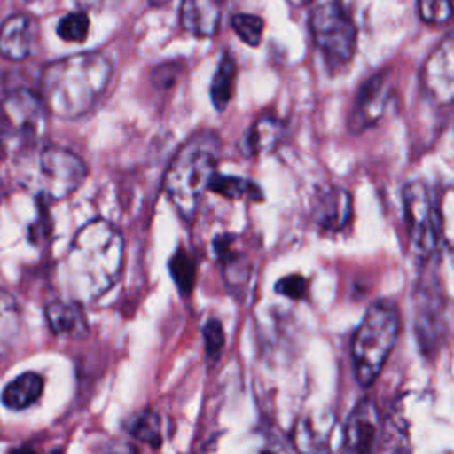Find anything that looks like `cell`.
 Returning <instances> with one entry per match:
<instances>
[{"label":"cell","mask_w":454,"mask_h":454,"mask_svg":"<svg viewBox=\"0 0 454 454\" xmlns=\"http://www.w3.org/2000/svg\"><path fill=\"white\" fill-rule=\"evenodd\" d=\"M124 241L106 220L85 223L73 238L66 255V278L73 301H90L105 294L122 268Z\"/></svg>","instance_id":"1"},{"label":"cell","mask_w":454,"mask_h":454,"mask_svg":"<svg viewBox=\"0 0 454 454\" xmlns=\"http://www.w3.org/2000/svg\"><path fill=\"white\" fill-rule=\"evenodd\" d=\"M110 78L112 62L103 53H76L44 67L39 99L53 115L76 119L96 105Z\"/></svg>","instance_id":"2"},{"label":"cell","mask_w":454,"mask_h":454,"mask_svg":"<svg viewBox=\"0 0 454 454\" xmlns=\"http://www.w3.org/2000/svg\"><path fill=\"white\" fill-rule=\"evenodd\" d=\"M220 140L213 131L192 135L170 160L165 174V193L177 213L192 222L206 190L216 176Z\"/></svg>","instance_id":"3"},{"label":"cell","mask_w":454,"mask_h":454,"mask_svg":"<svg viewBox=\"0 0 454 454\" xmlns=\"http://www.w3.org/2000/svg\"><path fill=\"white\" fill-rule=\"evenodd\" d=\"M399 333V316L394 305L378 301L364 314L351 342L355 378L362 387H371L380 376Z\"/></svg>","instance_id":"4"},{"label":"cell","mask_w":454,"mask_h":454,"mask_svg":"<svg viewBox=\"0 0 454 454\" xmlns=\"http://www.w3.org/2000/svg\"><path fill=\"white\" fill-rule=\"evenodd\" d=\"M83 160L69 149L43 147L27 153L18 161L20 183L46 199H64L85 181Z\"/></svg>","instance_id":"5"},{"label":"cell","mask_w":454,"mask_h":454,"mask_svg":"<svg viewBox=\"0 0 454 454\" xmlns=\"http://www.w3.org/2000/svg\"><path fill=\"white\" fill-rule=\"evenodd\" d=\"M314 44L330 66L348 64L356 50V27L340 0H326L310 14Z\"/></svg>","instance_id":"6"},{"label":"cell","mask_w":454,"mask_h":454,"mask_svg":"<svg viewBox=\"0 0 454 454\" xmlns=\"http://www.w3.org/2000/svg\"><path fill=\"white\" fill-rule=\"evenodd\" d=\"M46 108L37 94L16 90L0 99V147L28 149L44 129Z\"/></svg>","instance_id":"7"},{"label":"cell","mask_w":454,"mask_h":454,"mask_svg":"<svg viewBox=\"0 0 454 454\" xmlns=\"http://www.w3.org/2000/svg\"><path fill=\"white\" fill-rule=\"evenodd\" d=\"M403 204L413 252L420 257L433 255L442 245V215L429 188L420 181L408 183L403 190Z\"/></svg>","instance_id":"8"},{"label":"cell","mask_w":454,"mask_h":454,"mask_svg":"<svg viewBox=\"0 0 454 454\" xmlns=\"http://www.w3.org/2000/svg\"><path fill=\"white\" fill-rule=\"evenodd\" d=\"M337 419L332 411H309L296 420L291 440L300 454H332L337 447Z\"/></svg>","instance_id":"9"},{"label":"cell","mask_w":454,"mask_h":454,"mask_svg":"<svg viewBox=\"0 0 454 454\" xmlns=\"http://www.w3.org/2000/svg\"><path fill=\"white\" fill-rule=\"evenodd\" d=\"M422 85L434 103L450 105L454 96V46L450 34L424 62Z\"/></svg>","instance_id":"10"},{"label":"cell","mask_w":454,"mask_h":454,"mask_svg":"<svg viewBox=\"0 0 454 454\" xmlns=\"http://www.w3.org/2000/svg\"><path fill=\"white\" fill-rule=\"evenodd\" d=\"M378 408L369 397L360 399L351 410L342 429L340 454H372L378 436Z\"/></svg>","instance_id":"11"},{"label":"cell","mask_w":454,"mask_h":454,"mask_svg":"<svg viewBox=\"0 0 454 454\" xmlns=\"http://www.w3.org/2000/svg\"><path fill=\"white\" fill-rule=\"evenodd\" d=\"M392 96L390 78L385 73L371 76L358 90L349 115V131L360 133L369 126L376 124Z\"/></svg>","instance_id":"12"},{"label":"cell","mask_w":454,"mask_h":454,"mask_svg":"<svg viewBox=\"0 0 454 454\" xmlns=\"http://www.w3.org/2000/svg\"><path fill=\"white\" fill-rule=\"evenodd\" d=\"M37 43V21L30 14H14L0 27V53L11 60L27 59Z\"/></svg>","instance_id":"13"},{"label":"cell","mask_w":454,"mask_h":454,"mask_svg":"<svg viewBox=\"0 0 454 454\" xmlns=\"http://www.w3.org/2000/svg\"><path fill=\"white\" fill-rule=\"evenodd\" d=\"M351 195L344 188H326L321 192L312 206V220L325 232L342 231L351 218Z\"/></svg>","instance_id":"14"},{"label":"cell","mask_w":454,"mask_h":454,"mask_svg":"<svg viewBox=\"0 0 454 454\" xmlns=\"http://www.w3.org/2000/svg\"><path fill=\"white\" fill-rule=\"evenodd\" d=\"M227 0H183L181 4V25L184 30L209 37L220 28L223 7Z\"/></svg>","instance_id":"15"},{"label":"cell","mask_w":454,"mask_h":454,"mask_svg":"<svg viewBox=\"0 0 454 454\" xmlns=\"http://www.w3.org/2000/svg\"><path fill=\"white\" fill-rule=\"evenodd\" d=\"M44 390V380L37 372H23L2 390V404L9 410H25L32 406Z\"/></svg>","instance_id":"16"},{"label":"cell","mask_w":454,"mask_h":454,"mask_svg":"<svg viewBox=\"0 0 454 454\" xmlns=\"http://www.w3.org/2000/svg\"><path fill=\"white\" fill-rule=\"evenodd\" d=\"M46 321L57 335H83L87 321L78 301H53L46 307Z\"/></svg>","instance_id":"17"},{"label":"cell","mask_w":454,"mask_h":454,"mask_svg":"<svg viewBox=\"0 0 454 454\" xmlns=\"http://www.w3.org/2000/svg\"><path fill=\"white\" fill-rule=\"evenodd\" d=\"M284 131L282 122L273 115H262L252 122L248 131L243 137L241 151L248 156L259 154L262 151H270L280 140Z\"/></svg>","instance_id":"18"},{"label":"cell","mask_w":454,"mask_h":454,"mask_svg":"<svg viewBox=\"0 0 454 454\" xmlns=\"http://www.w3.org/2000/svg\"><path fill=\"white\" fill-rule=\"evenodd\" d=\"M236 85V60L231 53H225L218 64V69L211 80L209 98L213 106L222 112L229 105Z\"/></svg>","instance_id":"19"},{"label":"cell","mask_w":454,"mask_h":454,"mask_svg":"<svg viewBox=\"0 0 454 454\" xmlns=\"http://www.w3.org/2000/svg\"><path fill=\"white\" fill-rule=\"evenodd\" d=\"M20 333V309L16 300L0 289V356L14 346Z\"/></svg>","instance_id":"20"},{"label":"cell","mask_w":454,"mask_h":454,"mask_svg":"<svg viewBox=\"0 0 454 454\" xmlns=\"http://www.w3.org/2000/svg\"><path fill=\"white\" fill-rule=\"evenodd\" d=\"M209 190H213L218 195H223L227 199H261V188L252 183L250 179L238 177V176H215Z\"/></svg>","instance_id":"21"},{"label":"cell","mask_w":454,"mask_h":454,"mask_svg":"<svg viewBox=\"0 0 454 454\" xmlns=\"http://www.w3.org/2000/svg\"><path fill=\"white\" fill-rule=\"evenodd\" d=\"M128 433L145 443H149L151 447H158L161 445L163 440V426H161V419L156 411L153 410H144L138 415H135L129 424L126 426Z\"/></svg>","instance_id":"22"},{"label":"cell","mask_w":454,"mask_h":454,"mask_svg":"<svg viewBox=\"0 0 454 454\" xmlns=\"http://www.w3.org/2000/svg\"><path fill=\"white\" fill-rule=\"evenodd\" d=\"M168 270H170V275H172L176 286L179 287V291L183 294H188L193 287V282H195V262H193V259L184 250H177L172 255V259L168 261Z\"/></svg>","instance_id":"23"},{"label":"cell","mask_w":454,"mask_h":454,"mask_svg":"<svg viewBox=\"0 0 454 454\" xmlns=\"http://www.w3.org/2000/svg\"><path fill=\"white\" fill-rule=\"evenodd\" d=\"M231 25L234 28V32L238 34V37L248 44V46H257L261 43L262 37V18L255 16V14H247V12H239L234 14L231 20Z\"/></svg>","instance_id":"24"},{"label":"cell","mask_w":454,"mask_h":454,"mask_svg":"<svg viewBox=\"0 0 454 454\" xmlns=\"http://www.w3.org/2000/svg\"><path fill=\"white\" fill-rule=\"evenodd\" d=\"M57 34L69 43H82L85 41L89 34V18L85 12L76 11L66 14L59 25H57Z\"/></svg>","instance_id":"25"},{"label":"cell","mask_w":454,"mask_h":454,"mask_svg":"<svg viewBox=\"0 0 454 454\" xmlns=\"http://www.w3.org/2000/svg\"><path fill=\"white\" fill-rule=\"evenodd\" d=\"M419 14L426 23H445L450 20V0H419Z\"/></svg>","instance_id":"26"},{"label":"cell","mask_w":454,"mask_h":454,"mask_svg":"<svg viewBox=\"0 0 454 454\" xmlns=\"http://www.w3.org/2000/svg\"><path fill=\"white\" fill-rule=\"evenodd\" d=\"M204 340H206V353L209 358H218L222 348L225 344V335L222 323L218 319H209L204 325Z\"/></svg>","instance_id":"27"},{"label":"cell","mask_w":454,"mask_h":454,"mask_svg":"<svg viewBox=\"0 0 454 454\" xmlns=\"http://www.w3.org/2000/svg\"><path fill=\"white\" fill-rule=\"evenodd\" d=\"M275 291L291 300H301L307 291V280L301 275H287L275 284Z\"/></svg>","instance_id":"28"},{"label":"cell","mask_w":454,"mask_h":454,"mask_svg":"<svg viewBox=\"0 0 454 454\" xmlns=\"http://www.w3.org/2000/svg\"><path fill=\"white\" fill-rule=\"evenodd\" d=\"M99 454H137V450L126 442H108L101 447Z\"/></svg>","instance_id":"29"},{"label":"cell","mask_w":454,"mask_h":454,"mask_svg":"<svg viewBox=\"0 0 454 454\" xmlns=\"http://www.w3.org/2000/svg\"><path fill=\"white\" fill-rule=\"evenodd\" d=\"M259 454H291V450L282 442H278L275 438H268L264 442V445L261 447Z\"/></svg>","instance_id":"30"},{"label":"cell","mask_w":454,"mask_h":454,"mask_svg":"<svg viewBox=\"0 0 454 454\" xmlns=\"http://www.w3.org/2000/svg\"><path fill=\"white\" fill-rule=\"evenodd\" d=\"M74 4L80 7L82 12H85V11H92V9L99 7L101 0H74Z\"/></svg>","instance_id":"31"},{"label":"cell","mask_w":454,"mask_h":454,"mask_svg":"<svg viewBox=\"0 0 454 454\" xmlns=\"http://www.w3.org/2000/svg\"><path fill=\"white\" fill-rule=\"evenodd\" d=\"M9 454H35V452L28 447H20V449H12Z\"/></svg>","instance_id":"32"},{"label":"cell","mask_w":454,"mask_h":454,"mask_svg":"<svg viewBox=\"0 0 454 454\" xmlns=\"http://www.w3.org/2000/svg\"><path fill=\"white\" fill-rule=\"evenodd\" d=\"M151 2V5H154V7H161V5H165L168 0H149Z\"/></svg>","instance_id":"33"},{"label":"cell","mask_w":454,"mask_h":454,"mask_svg":"<svg viewBox=\"0 0 454 454\" xmlns=\"http://www.w3.org/2000/svg\"><path fill=\"white\" fill-rule=\"evenodd\" d=\"M298 2H300V4H309L310 0H298Z\"/></svg>","instance_id":"34"},{"label":"cell","mask_w":454,"mask_h":454,"mask_svg":"<svg viewBox=\"0 0 454 454\" xmlns=\"http://www.w3.org/2000/svg\"><path fill=\"white\" fill-rule=\"evenodd\" d=\"M53 454H62V452H59V450H55V452H53Z\"/></svg>","instance_id":"35"}]
</instances>
